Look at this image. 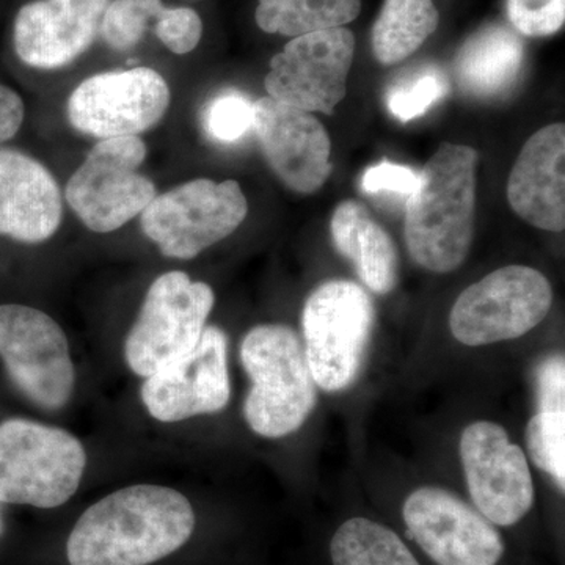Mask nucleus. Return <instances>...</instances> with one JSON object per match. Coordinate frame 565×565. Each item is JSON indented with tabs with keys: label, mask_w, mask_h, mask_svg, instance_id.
Masks as SVG:
<instances>
[{
	"label": "nucleus",
	"mask_w": 565,
	"mask_h": 565,
	"mask_svg": "<svg viewBox=\"0 0 565 565\" xmlns=\"http://www.w3.org/2000/svg\"><path fill=\"white\" fill-rule=\"evenodd\" d=\"M214 302L210 285L192 281L180 270L154 280L126 338L125 359L132 373L150 377L191 353L206 329Z\"/></svg>",
	"instance_id": "6"
},
{
	"label": "nucleus",
	"mask_w": 565,
	"mask_h": 565,
	"mask_svg": "<svg viewBox=\"0 0 565 565\" xmlns=\"http://www.w3.org/2000/svg\"><path fill=\"white\" fill-rule=\"evenodd\" d=\"M553 303L548 278L533 267H501L468 286L449 315L452 337L478 348L515 340L544 321Z\"/></svg>",
	"instance_id": "8"
},
{
	"label": "nucleus",
	"mask_w": 565,
	"mask_h": 565,
	"mask_svg": "<svg viewBox=\"0 0 565 565\" xmlns=\"http://www.w3.org/2000/svg\"><path fill=\"white\" fill-rule=\"evenodd\" d=\"M526 445L535 467L565 489V412H537L526 426Z\"/></svg>",
	"instance_id": "27"
},
{
	"label": "nucleus",
	"mask_w": 565,
	"mask_h": 565,
	"mask_svg": "<svg viewBox=\"0 0 565 565\" xmlns=\"http://www.w3.org/2000/svg\"><path fill=\"white\" fill-rule=\"evenodd\" d=\"M418 182L419 173H416L412 167L384 159V161L371 166L363 173L362 189L370 195L388 192L411 196L418 188Z\"/></svg>",
	"instance_id": "31"
},
{
	"label": "nucleus",
	"mask_w": 565,
	"mask_h": 565,
	"mask_svg": "<svg viewBox=\"0 0 565 565\" xmlns=\"http://www.w3.org/2000/svg\"><path fill=\"white\" fill-rule=\"evenodd\" d=\"M362 11V0H258L255 20L266 33L302 36L345 28Z\"/></svg>",
	"instance_id": "23"
},
{
	"label": "nucleus",
	"mask_w": 565,
	"mask_h": 565,
	"mask_svg": "<svg viewBox=\"0 0 565 565\" xmlns=\"http://www.w3.org/2000/svg\"><path fill=\"white\" fill-rule=\"evenodd\" d=\"M337 250L355 267L367 289L392 292L397 282V248L362 203L345 200L338 204L330 222Z\"/></svg>",
	"instance_id": "20"
},
{
	"label": "nucleus",
	"mask_w": 565,
	"mask_h": 565,
	"mask_svg": "<svg viewBox=\"0 0 565 565\" xmlns=\"http://www.w3.org/2000/svg\"><path fill=\"white\" fill-rule=\"evenodd\" d=\"M253 129L264 156L286 188L318 192L332 174V141L311 111L266 96L253 104Z\"/></svg>",
	"instance_id": "16"
},
{
	"label": "nucleus",
	"mask_w": 565,
	"mask_h": 565,
	"mask_svg": "<svg viewBox=\"0 0 565 565\" xmlns=\"http://www.w3.org/2000/svg\"><path fill=\"white\" fill-rule=\"evenodd\" d=\"M63 204L57 181L43 163L17 150H0V234L40 244L57 233Z\"/></svg>",
	"instance_id": "19"
},
{
	"label": "nucleus",
	"mask_w": 565,
	"mask_h": 565,
	"mask_svg": "<svg viewBox=\"0 0 565 565\" xmlns=\"http://www.w3.org/2000/svg\"><path fill=\"white\" fill-rule=\"evenodd\" d=\"M191 501L161 486H132L84 512L66 542L70 565H150L188 544Z\"/></svg>",
	"instance_id": "1"
},
{
	"label": "nucleus",
	"mask_w": 565,
	"mask_h": 565,
	"mask_svg": "<svg viewBox=\"0 0 565 565\" xmlns=\"http://www.w3.org/2000/svg\"><path fill=\"white\" fill-rule=\"evenodd\" d=\"M139 136L99 140L66 185V202L88 230H120L156 199V185L139 173L147 159Z\"/></svg>",
	"instance_id": "9"
},
{
	"label": "nucleus",
	"mask_w": 565,
	"mask_h": 565,
	"mask_svg": "<svg viewBox=\"0 0 565 565\" xmlns=\"http://www.w3.org/2000/svg\"><path fill=\"white\" fill-rule=\"evenodd\" d=\"M85 465L84 445L61 427L0 424V503L58 508L79 489Z\"/></svg>",
	"instance_id": "4"
},
{
	"label": "nucleus",
	"mask_w": 565,
	"mask_h": 565,
	"mask_svg": "<svg viewBox=\"0 0 565 565\" xmlns=\"http://www.w3.org/2000/svg\"><path fill=\"white\" fill-rule=\"evenodd\" d=\"M156 36L173 54H189L199 46L203 35V21L188 7H163L156 20Z\"/></svg>",
	"instance_id": "30"
},
{
	"label": "nucleus",
	"mask_w": 565,
	"mask_h": 565,
	"mask_svg": "<svg viewBox=\"0 0 565 565\" xmlns=\"http://www.w3.org/2000/svg\"><path fill=\"white\" fill-rule=\"evenodd\" d=\"M230 399L228 340L214 326L204 329L191 353L145 379L141 385L148 414L161 423L217 414Z\"/></svg>",
	"instance_id": "15"
},
{
	"label": "nucleus",
	"mask_w": 565,
	"mask_h": 565,
	"mask_svg": "<svg viewBox=\"0 0 565 565\" xmlns=\"http://www.w3.org/2000/svg\"><path fill=\"white\" fill-rule=\"evenodd\" d=\"M460 459L471 500L497 526H514L534 504L525 452L497 423L470 424L460 438Z\"/></svg>",
	"instance_id": "13"
},
{
	"label": "nucleus",
	"mask_w": 565,
	"mask_h": 565,
	"mask_svg": "<svg viewBox=\"0 0 565 565\" xmlns=\"http://www.w3.org/2000/svg\"><path fill=\"white\" fill-rule=\"evenodd\" d=\"M162 10V0H110L99 33L111 50H132Z\"/></svg>",
	"instance_id": "26"
},
{
	"label": "nucleus",
	"mask_w": 565,
	"mask_h": 565,
	"mask_svg": "<svg viewBox=\"0 0 565 565\" xmlns=\"http://www.w3.org/2000/svg\"><path fill=\"white\" fill-rule=\"evenodd\" d=\"M355 36L348 28L296 36L270 61V98L305 111L332 115L348 93Z\"/></svg>",
	"instance_id": "12"
},
{
	"label": "nucleus",
	"mask_w": 565,
	"mask_h": 565,
	"mask_svg": "<svg viewBox=\"0 0 565 565\" xmlns=\"http://www.w3.org/2000/svg\"><path fill=\"white\" fill-rule=\"evenodd\" d=\"M241 362L252 381L244 416L253 433L281 438L299 430L318 403V385L297 333L278 323L255 327L241 344Z\"/></svg>",
	"instance_id": "3"
},
{
	"label": "nucleus",
	"mask_w": 565,
	"mask_h": 565,
	"mask_svg": "<svg viewBox=\"0 0 565 565\" xmlns=\"http://www.w3.org/2000/svg\"><path fill=\"white\" fill-rule=\"evenodd\" d=\"M403 516L416 544L437 565H498L504 556L500 531L448 490H415L405 500Z\"/></svg>",
	"instance_id": "14"
},
{
	"label": "nucleus",
	"mask_w": 565,
	"mask_h": 565,
	"mask_svg": "<svg viewBox=\"0 0 565 565\" xmlns=\"http://www.w3.org/2000/svg\"><path fill=\"white\" fill-rule=\"evenodd\" d=\"M516 32L525 36L555 35L564 28L565 0H505Z\"/></svg>",
	"instance_id": "29"
},
{
	"label": "nucleus",
	"mask_w": 565,
	"mask_h": 565,
	"mask_svg": "<svg viewBox=\"0 0 565 565\" xmlns=\"http://www.w3.org/2000/svg\"><path fill=\"white\" fill-rule=\"evenodd\" d=\"M374 318L370 294L353 281L323 282L308 297L302 315L305 355L323 392H343L356 381Z\"/></svg>",
	"instance_id": "5"
},
{
	"label": "nucleus",
	"mask_w": 565,
	"mask_h": 565,
	"mask_svg": "<svg viewBox=\"0 0 565 565\" xmlns=\"http://www.w3.org/2000/svg\"><path fill=\"white\" fill-rule=\"evenodd\" d=\"M522 40L504 25H486L473 33L456 55L459 87L467 95L494 99L508 95L522 74Z\"/></svg>",
	"instance_id": "21"
},
{
	"label": "nucleus",
	"mask_w": 565,
	"mask_h": 565,
	"mask_svg": "<svg viewBox=\"0 0 565 565\" xmlns=\"http://www.w3.org/2000/svg\"><path fill=\"white\" fill-rule=\"evenodd\" d=\"M434 0H384L371 31L374 57L385 66L407 61L437 31Z\"/></svg>",
	"instance_id": "22"
},
{
	"label": "nucleus",
	"mask_w": 565,
	"mask_h": 565,
	"mask_svg": "<svg viewBox=\"0 0 565 565\" xmlns=\"http://www.w3.org/2000/svg\"><path fill=\"white\" fill-rule=\"evenodd\" d=\"M0 359L13 384L44 411H61L73 396L76 373L62 327L24 305H0Z\"/></svg>",
	"instance_id": "10"
},
{
	"label": "nucleus",
	"mask_w": 565,
	"mask_h": 565,
	"mask_svg": "<svg viewBox=\"0 0 565 565\" xmlns=\"http://www.w3.org/2000/svg\"><path fill=\"white\" fill-rule=\"evenodd\" d=\"M24 114L21 96L0 84V145L17 136L24 121Z\"/></svg>",
	"instance_id": "33"
},
{
	"label": "nucleus",
	"mask_w": 565,
	"mask_h": 565,
	"mask_svg": "<svg viewBox=\"0 0 565 565\" xmlns=\"http://www.w3.org/2000/svg\"><path fill=\"white\" fill-rule=\"evenodd\" d=\"M537 412H565V360L563 353L550 355L535 367Z\"/></svg>",
	"instance_id": "32"
},
{
	"label": "nucleus",
	"mask_w": 565,
	"mask_h": 565,
	"mask_svg": "<svg viewBox=\"0 0 565 565\" xmlns=\"http://www.w3.org/2000/svg\"><path fill=\"white\" fill-rule=\"evenodd\" d=\"M170 106V88L156 70L107 71L81 82L66 114L76 131L98 139L139 136L158 125Z\"/></svg>",
	"instance_id": "11"
},
{
	"label": "nucleus",
	"mask_w": 565,
	"mask_h": 565,
	"mask_svg": "<svg viewBox=\"0 0 565 565\" xmlns=\"http://www.w3.org/2000/svg\"><path fill=\"white\" fill-rule=\"evenodd\" d=\"M247 212L239 182L200 178L156 195L140 225L167 258L192 259L236 232Z\"/></svg>",
	"instance_id": "7"
},
{
	"label": "nucleus",
	"mask_w": 565,
	"mask_h": 565,
	"mask_svg": "<svg viewBox=\"0 0 565 565\" xmlns=\"http://www.w3.org/2000/svg\"><path fill=\"white\" fill-rule=\"evenodd\" d=\"M253 103L237 90L222 92L203 109V129L218 143H234L253 128Z\"/></svg>",
	"instance_id": "28"
},
{
	"label": "nucleus",
	"mask_w": 565,
	"mask_h": 565,
	"mask_svg": "<svg viewBox=\"0 0 565 565\" xmlns=\"http://www.w3.org/2000/svg\"><path fill=\"white\" fill-rule=\"evenodd\" d=\"M565 126L553 122L520 151L508 180V202L523 221L561 233L565 228Z\"/></svg>",
	"instance_id": "18"
},
{
	"label": "nucleus",
	"mask_w": 565,
	"mask_h": 565,
	"mask_svg": "<svg viewBox=\"0 0 565 565\" xmlns=\"http://www.w3.org/2000/svg\"><path fill=\"white\" fill-rule=\"evenodd\" d=\"M449 93V81L435 65H424L397 77L385 93L390 114L401 122L423 117Z\"/></svg>",
	"instance_id": "25"
},
{
	"label": "nucleus",
	"mask_w": 565,
	"mask_h": 565,
	"mask_svg": "<svg viewBox=\"0 0 565 565\" xmlns=\"http://www.w3.org/2000/svg\"><path fill=\"white\" fill-rule=\"evenodd\" d=\"M330 556L333 565H422L399 535L364 516L338 527Z\"/></svg>",
	"instance_id": "24"
},
{
	"label": "nucleus",
	"mask_w": 565,
	"mask_h": 565,
	"mask_svg": "<svg viewBox=\"0 0 565 565\" xmlns=\"http://www.w3.org/2000/svg\"><path fill=\"white\" fill-rule=\"evenodd\" d=\"M110 0H33L18 11V57L39 70H57L79 58L102 29Z\"/></svg>",
	"instance_id": "17"
},
{
	"label": "nucleus",
	"mask_w": 565,
	"mask_h": 565,
	"mask_svg": "<svg viewBox=\"0 0 565 565\" xmlns=\"http://www.w3.org/2000/svg\"><path fill=\"white\" fill-rule=\"evenodd\" d=\"M478 152L441 143L408 196L404 236L418 266L448 274L462 266L473 243Z\"/></svg>",
	"instance_id": "2"
}]
</instances>
